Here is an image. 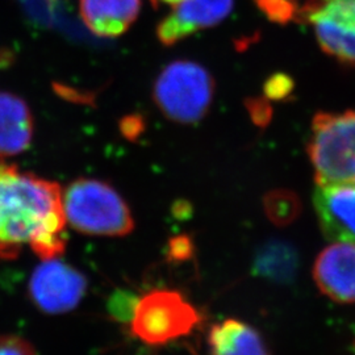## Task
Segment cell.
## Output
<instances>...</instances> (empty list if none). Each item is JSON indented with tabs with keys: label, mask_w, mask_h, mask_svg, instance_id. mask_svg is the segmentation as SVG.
<instances>
[{
	"label": "cell",
	"mask_w": 355,
	"mask_h": 355,
	"mask_svg": "<svg viewBox=\"0 0 355 355\" xmlns=\"http://www.w3.org/2000/svg\"><path fill=\"white\" fill-rule=\"evenodd\" d=\"M61 208L58 183L0 161V258H17L23 246Z\"/></svg>",
	"instance_id": "6da1fadb"
},
{
	"label": "cell",
	"mask_w": 355,
	"mask_h": 355,
	"mask_svg": "<svg viewBox=\"0 0 355 355\" xmlns=\"http://www.w3.org/2000/svg\"><path fill=\"white\" fill-rule=\"evenodd\" d=\"M66 221L89 236L124 237L135 229V220L123 196L98 179H76L62 192Z\"/></svg>",
	"instance_id": "7a4b0ae2"
},
{
	"label": "cell",
	"mask_w": 355,
	"mask_h": 355,
	"mask_svg": "<svg viewBox=\"0 0 355 355\" xmlns=\"http://www.w3.org/2000/svg\"><path fill=\"white\" fill-rule=\"evenodd\" d=\"M306 149L318 184H355V110L318 112Z\"/></svg>",
	"instance_id": "3957f363"
},
{
	"label": "cell",
	"mask_w": 355,
	"mask_h": 355,
	"mask_svg": "<svg viewBox=\"0 0 355 355\" xmlns=\"http://www.w3.org/2000/svg\"><path fill=\"white\" fill-rule=\"evenodd\" d=\"M214 95L211 73L189 60L165 66L153 86V99L166 119L186 125L200 121L208 114Z\"/></svg>",
	"instance_id": "277c9868"
},
{
	"label": "cell",
	"mask_w": 355,
	"mask_h": 355,
	"mask_svg": "<svg viewBox=\"0 0 355 355\" xmlns=\"http://www.w3.org/2000/svg\"><path fill=\"white\" fill-rule=\"evenodd\" d=\"M199 311L174 290H153L139 297L130 320L132 334L146 345L162 346L192 333Z\"/></svg>",
	"instance_id": "5b68a950"
},
{
	"label": "cell",
	"mask_w": 355,
	"mask_h": 355,
	"mask_svg": "<svg viewBox=\"0 0 355 355\" xmlns=\"http://www.w3.org/2000/svg\"><path fill=\"white\" fill-rule=\"evenodd\" d=\"M295 21L313 31L325 54L355 66V0H306Z\"/></svg>",
	"instance_id": "8992f818"
},
{
	"label": "cell",
	"mask_w": 355,
	"mask_h": 355,
	"mask_svg": "<svg viewBox=\"0 0 355 355\" xmlns=\"http://www.w3.org/2000/svg\"><path fill=\"white\" fill-rule=\"evenodd\" d=\"M87 290L85 275L58 259L44 261L33 271L29 296L45 313L61 315L74 309Z\"/></svg>",
	"instance_id": "52a82bcc"
},
{
	"label": "cell",
	"mask_w": 355,
	"mask_h": 355,
	"mask_svg": "<svg viewBox=\"0 0 355 355\" xmlns=\"http://www.w3.org/2000/svg\"><path fill=\"white\" fill-rule=\"evenodd\" d=\"M233 4L234 0H182L158 23L157 38L164 46H173L224 21Z\"/></svg>",
	"instance_id": "ba28073f"
},
{
	"label": "cell",
	"mask_w": 355,
	"mask_h": 355,
	"mask_svg": "<svg viewBox=\"0 0 355 355\" xmlns=\"http://www.w3.org/2000/svg\"><path fill=\"white\" fill-rule=\"evenodd\" d=\"M320 292L338 304L355 303V243L334 242L318 254L312 268Z\"/></svg>",
	"instance_id": "9c48e42d"
},
{
	"label": "cell",
	"mask_w": 355,
	"mask_h": 355,
	"mask_svg": "<svg viewBox=\"0 0 355 355\" xmlns=\"http://www.w3.org/2000/svg\"><path fill=\"white\" fill-rule=\"evenodd\" d=\"M313 205L327 240L355 243V184H318Z\"/></svg>",
	"instance_id": "30bf717a"
},
{
	"label": "cell",
	"mask_w": 355,
	"mask_h": 355,
	"mask_svg": "<svg viewBox=\"0 0 355 355\" xmlns=\"http://www.w3.org/2000/svg\"><path fill=\"white\" fill-rule=\"evenodd\" d=\"M141 0H79V13L89 31L101 37H119L139 17Z\"/></svg>",
	"instance_id": "8fae6325"
},
{
	"label": "cell",
	"mask_w": 355,
	"mask_h": 355,
	"mask_svg": "<svg viewBox=\"0 0 355 355\" xmlns=\"http://www.w3.org/2000/svg\"><path fill=\"white\" fill-rule=\"evenodd\" d=\"M35 132L29 105L17 95L0 91V157L26 152Z\"/></svg>",
	"instance_id": "7c38bea8"
},
{
	"label": "cell",
	"mask_w": 355,
	"mask_h": 355,
	"mask_svg": "<svg viewBox=\"0 0 355 355\" xmlns=\"http://www.w3.org/2000/svg\"><path fill=\"white\" fill-rule=\"evenodd\" d=\"M209 355H270L262 336L237 318L215 324L208 334Z\"/></svg>",
	"instance_id": "4fadbf2b"
},
{
	"label": "cell",
	"mask_w": 355,
	"mask_h": 355,
	"mask_svg": "<svg viewBox=\"0 0 355 355\" xmlns=\"http://www.w3.org/2000/svg\"><path fill=\"white\" fill-rule=\"evenodd\" d=\"M297 266L299 255L296 249L291 243L282 240L263 243L254 257V274L280 283L291 280Z\"/></svg>",
	"instance_id": "5bb4252c"
},
{
	"label": "cell",
	"mask_w": 355,
	"mask_h": 355,
	"mask_svg": "<svg viewBox=\"0 0 355 355\" xmlns=\"http://www.w3.org/2000/svg\"><path fill=\"white\" fill-rule=\"evenodd\" d=\"M66 223L64 208H61L49 217L46 224L29 242L33 253L42 261L57 259L64 253L67 245Z\"/></svg>",
	"instance_id": "9a60e30c"
},
{
	"label": "cell",
	"mask_w": 355,
	"mask_h": 355,
	"mask_svg": "<svg viewBox=\"0 0 355 355\" xmlns=\"http://www.w3.org/2000/svg\"><path fill=\"white\" fill-rule=\"evenodd\" d=\"M302 200L290 190H274L263 196V211L267 218L279 228L291 225L302 214Z\"/></svg>",
	"instance_id": "2e32d148"
},
{
	"label": "cell",
	"mask_w": 355,
	"mask_h": 355,
	"mask_svg": "<svg viewBox=\"0 0 355 355\" xmlns=\"http://www.w3.org/2000/svg\"><path fill=\"white\" fill-rule=\"evenodd\" d=\"M267 19L275 24L286 26L296 20L297 0H254Z\"/></svg>",
	"instance_id": "e0dca14e"
},
{
	"label": "cell",
	"mask_w": 355,
	"mask_h": 355,
	"mask_svg": "<svg viewBox=\"0 0 355 355\" xmlns=\"http://www.w3.org/2000/svg\"><path fill=\"white\" fill-rule=\"evenodd\" d=\"M139 302L133 293L129 291H116L110 299L108 309L116 320L123 322H130L135 313V308Z\"/></svg>",
	"instance_id": "ac0fdd59"
},
{
	"label": "cell",
	"mask_w": 355,
	"mask_h": 355,
	"mask_svg": "<svg viewBox=\"0 0 355 355\" xmlns=\"http://www.w3.org/2000/svg\"><path fill=\"white\" fill-rule=\"evenodd\" d=\"M0 355H37V353L24 338L13 334H3L0 336Z\"/></svg>",
	"instance_id": "d6986e66"
},
{
	"label": "cell",
	"mask_w": 355,
	"mask_h": 355,
	"mask_svg": "<svg viewBox=\"0 0 355 355\" xmlns=\"http://www.w3.org/2000/svg\"><path fill=\"white\" fill-rule=\"evenodd\" d=\"M293 89V80L290 76L277 74L271 76L265 85V95L274 101L286 99Z\"/></svg>",
	"instance_id": "ffe728a7"
},
{
	"label": "cell",
	"mask_w": 355,
	"mask_h": 355,
	"mask_svg": "<svg viewBox=\"0 0 355 355\" xmlns=\"http://www.w3.org/2000/svg\"><path fill=\"white\" fill-rule=\"evenodd\" d=\"M145 130V121L140 114H129L120 121V132L127 140H137Z\"/></svg>",
	"instance_id": "44dd1931"
},
{
	"label": "cell",
	"mask_w": 355,
	"mask_h": 355,
	"mask_svg": "<svg viewBox=\"0 0 355 355\" xmlns=\"http://www.w3.org/2000/svg\"><path fill=\"white\" fill-rule=\"evenodd\" d=\"M192 242L189 237L180 236L170 241L168 245V258L174 261H186L192 255Z\"/></svg>",
	"instance_id": "7402d4cb"
},
{
	"label": "cell",
	"mask_w": 355,
	"mask_h": 355,
	"mask_svg": "<svg viewBox=\"0 0 355 355\" xmlns=\"http://www.w3.org/2000/svg\"><path fill=\"white\" fill-rule=\"evenodd\" d=\"M248 110L252 114L254 123L259 127H265L271 119V107L263 99H253L248 103Z\"/></svg>",
	"instance_id": "603a6c76"
},
{
	"label": "cell",
	"mask_w": 355,
	"mask_h": 355,
	"mask_svg": "<svg viewBox=\"0 0 355 355\" xmlns=\"http://www.w3.org/2000/svg\"><path fill=\"white\" fill-rule=\"evenodd\" d=\"M182 0H150V3L153 4V7L158 8L159 6L162 4H170V6H175L178 3H180Z\"/></svg>",
	"instance_id": "cb8c5ba5"
}]
</instances>
